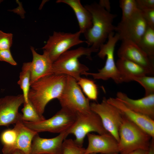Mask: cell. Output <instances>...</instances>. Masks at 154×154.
Wrapping results in <instances>:
<instances>
[{
  "mask_svg": "<svg viewBox=\"0 0 154 154\" xmlns=\"http://www.w3.org/2000/svg\"><path fill=\"white\" fill-rule=\"evenodd\" d=\"M107 42L102 45L100 47L98 55L100 58L104 59L105 57L106 59L103 68L99 69L97 73L86 72L82 75L92 76L94 79H100L104 80L112 79L117 84L123 82L120 73L115 62L114 52L115 46L119 40L117 33L114 32L108 36Z\"/></svg>",
  "mask_w": 154,
  "mask_h": 154,
  "instance_id": "obj_5",
  "label": "cell"
},
{
  "mask_svg": "<svg viewBox=\"0 0 154 154\" xmlns=\"http://www.w3.org/2000/svg\"><path fill=\"white\" fill-rule=\"evenodd\" d=\"M99 50L92 47L81 46L66 51L53 63V74L69 76L77 81L81 77L80 75L89 70L86 65L79 62L78 58L85 55L91 59L92 53L98 52Z\"/></svg>",
  "mask_w": 154,
  "mask_h": 154,
  "instance_id": "obj_3",
  "label": "cell"
},
{
  "mask_svg": "<svg viewBox=\"0 0 154 154\" xmlns=\"http://www.w3.org/2000/svg\"><path fill=\"white\" fill-rule=\"evenodd\" d=\"M148 150L142 149L135 150L125 154H147Z\"/></svg>",
  "mask_w": 154,
  "mask_h": 154,
  "instance_id": "obj_35",
  "label": "cell"
},
{
  "mask_svg": "<svg viewBox=\"0 0 154 154\" xmlns=\"http://www.w3.org/2000/svg\"><path fill=\"white\" fill-rule=\"evenodd\" d=\"M87 136L88 144L84 154L119 153L118 142L110 133L96 135L89 133Z\"/></svg>",
  "mask_w": 154,
  "mask_h": 154,
  "instance_id": "obj_14",
  "label": "cell"
},
{
  "mask_svg": "<svg viewBox=\"0 0 154 154\" xmlns=\"http://www.w3.org/2000/svg\"><path fill=\"white\" fill-rule=\"evenodd\" d=\"M13 128L17 134L16 141L13 145L2 150L3 154H12L17 150H21L25 154H30L33 139L38 133L25 125L22 121L15 123Z\"/></svg>",
  "mask_w": 154,
  "mask_h": 154,
  "instance_id": "obj_17",
  "label": "cell"
},
{
  "mask_svg": "<svg viewBox=\"0 0 154 154\" xmlns=\"http://www.w3.org/2000/svg\"><path fill=\"white\" fill-rule=\"evenodd\" d=\"M30 66L31 62L23 63L17 82L23 91V94L25 103H27L29 101L28 96L30 87Z\"/></svg>",
  "mask_w": 154,
  "mask_h": 154,
  "instance_id": "obj_23",
  "label": "cell"
},
{
  "mask_svg": "<svg viewBox=\"0 0 154 154\" xmlns=\"http://www.w3.org/2000/svg\"><path fill=\"white\" fill-rule=\"evenodd\" d=\"M138 8L141 10L154 9V0H135Z\"/></svg>",
  "mask_w": 154,
  "mask_h": 154,
  "instance_id": "obj_33",
  "label": "cell"
},
{
  "mask_svg": "<svg viewBox=\"0 0 154 154\" xmlns=\"http://www.w3.org/2000/svg\"><path fill=\"white\" fill-rule=\"evenodd\" d=\"M92 17V26L83 34L88 47L99 49L105 43L109 34L115 31L113 24L116 14L109 12L96 2L84 6Z\"/></svg>",
  "mask_w": 154,
  "mask_h": 154,
  "instance_id": "obj_2",
  "label": "cell"
},
{
  "mask_svg": "<svg viewBox=\"0 0 154 154\" xmlns=\"http://www.w3.org/2000/svg\"><path fill=\"white\" fill-rule=\"evenodd\" d=\"M104 97L100 103H90L91 110L100 117L105 129L118 142L119 130L123 116L118 110L109 103Z\"/></svg>",
  "mask_w": 154,
  "mask_h": 154,
  "instance_id": "obj_10",
  "label": "cell"
},
{
  "mask_svg": "<svg viewBox=\"0 0 154 154\" xmlns=\"http://www.w3.org/2000/svg\"><path fill=\"white\" fill-rule=\"evenodd\" d=\"M3 0H0V3L3 1Z\"/></svg>",
  "mask_w": 154,
  "mask_h": 154,
  "instance_id": "obj_39",
  "label": "cell"
},
{
  "mask_svg": "<svg viewBox=\"0 0 154 154\" xmlns=\"http://www.w3.org/2000/svg\"><path fill=\"white\" fill-rule=\"evenodd\" d=\"M119 58L129 60L143 66L154 74V61L136 44L128 40L122 41L117 52Z\"/></svg>",
  "mask_w": 154,
  "mask_h": 154,
  "instance_id": "obj_13",
  "label": "cell"
},
{
  "mask_svg": "<svg viewBox=\"0 0 154 154\" xmlns=\"http://www.w3.org/2000/svg\"><path fill=\"white\" fill-rule=\"evenodd\" d=\"M116 65L123 82H129L133 79L144 76H153L148 70L131 61L119 58Z\"/></svg>",
  "mask_w": 154,
  "mask_h": 154,
  "instance_id": "obj_20",
  "label": "cell"
},
{
  "mask_svg": "<svg viewBox=\"0 0 154 154\" xmlns=\"http://www.w3.org/2000/svg\"><path fill=\"white\" fill-rule=\"evenodd\" d=\"M148 26L141 10L139 9L131 17L121 21L115 26V31L119 40H128L137 44Z\"/></svg>",
  "mask_w": 154,
  "mask_h": 154,
  "instance_id": "obj_11",
  "label": "cell"
},
{
  "mask_svg": "<svg viewBox=\"0 0 154 154\" xmlns=\"http://www.w3.org/2000/svg\"><path fill=\"white\" fill-rule=\"evenodd\" d=\"M85 148L78 145L71 139L64 140L62 144V154H84Z\"/></svg>",
  "mask_w": 154,
  "mask_h": 154,
  "instance_id": "obj_27",
  "label": "cell"
},
{
  "mask_svg": "<svg viewBox=\"0 0 154 154\" xmlns=\"http://www.w3.org/2000/svg\"><path fill=\"white\" fill-rule=\"evenodd\" d=\"M24 102L23 94L0 98V126H8L22 121V114L19 109Z\"/></svg>",
  "mask_w": 154,
  "mask_h": 154,
  "instance_id": "obj_12",
  "label": "cell"
},
{
  "mask_svg": "<svg viewBox=\"0 0 154 154\" xmlns=\"http://www.w3.org/2000/svg\"><path fill=\"white\" fill-rule=\"evenodd\" d=\"M141 11L148 27L154 29V9H145Z\"/></svg>",
  "mask_w": 154,
  "mask_h": 154,
  "instance_id": "obj_31",
  "label": "cell"
},
{
  "mask_svg": "<svg viewBox=\"0 0 154 154\" xmlns=\"http://www.w3.org/2000/svg\"><path fill=\"white\" fill-rule=\"evenodd\" d=\"M16 133L13 128L8 129L2 132L0 137L1 141L3 145L2 150L13 145L16 141Z\"/></svg>",
  "mask_w": 154,
  "mask_h": 154,
  "instance_id": "obj_29",
  "label": "cell"
},
{
  "mask_svg": "<svg viewBox=\"0 0 154 154\" xmlns=\"http://www.w3.org/2000/svg\"><path fill=\"white\" fill-rule=\"evenodd\" d=\"M97 154V153H91V154ZM119 154V153H113V154Z\"/></svg>",
  "mask_w": 154,
  "mask_h": 154,
  "instance_id": "obj_38",
  "label": "cell"
},
{
  "mask_svg": "<svg viewBox=\"0 0 154 154\" xmlns=\"http://www.w3.org/2000/svg\"><path fill=\"white\" fill-rule=\"evenodd\" d=\"M92 132L99 134L109 133L104 127L98 116L92 111L86 114H76L74 123L67 132L68 135H73L76 143L82 146L86 136Z\"/></svg>",
  "mask_w": 154,
  "mask_h": 154,
  "instance_id": "obj_8",
  "label": "cell"
},
{
  "mask_svg": "<svg viewBox=\"0 0 154 154\" xmlns=\"http://www.w3.org/2000/svg\"><path fill=\"white\" fill-rule=\"evenodd\" d=\"M67 77L65 75L53 74L40 78L30 86L28 100L40 115L43 116L49 102L60 97L66 85Z\"/></svg>",
  "mask_w": 154,
  "mask_h": 154,
  "instance_id": "obj_1",
  "label": "cell"
},
{
  "mask_svg": "<svg viewBox=\"0 0 154 154\" xmlns=\"http://www.w3.org/2000/svg\"><path fill=\"white\" fill-rule=\"evenodd\" d=\"M102 8L107 11L110 12L111 11V3L109 0H100L98 3Z\"/></svg>",
  "mask_w": 154,
  "mask_h": 154,
  "instance_id": "obj_34",
  "label": "cell"
},
{
  "mask_svg": "<svg viewBox=\"0 0 154 154\" xmlns=\"http://www.w3.org/2000/svg\"><path fill=\"white\" fill-rule=\"evenodd\" d=\"M13 35L0 30V50L10 49L12 44Z\"/></svg>",
  "mask_w": 154,
  "mask_h": 154,
  "instance_id": "obj_30",
  "label": "cell"
},
{
  "mask_svg": "<svg viewBox=\"0 0 154 154\" xmlns=\"http://www.w3.org/2000/svg\"><path fill=\"white\" fill-rule=\"evenodd\" d=\"M133 81L140 84L144 88L145 96L154 94V77L144 76L134 78Z\"/></svg>",
  "mask_w": 154,
  "mask_h": 154,
  "instance_id": "obj_28",
  "label": "cell"
},
{
  "mask_svg": "<svg viewBox=\"0 0 154 154\" xmlns=\"http://www.w3.org/2000/svg\"><path fill=\"white\" fill-rule=\"evenodd\" d=\"M116 98L131 110L154 119V94L135 100L119 92L116 94Z\"/></svg>",
  "mask_w": 154,
  "mask_h": 154,
  "instance_id": "obj_19",
  "label": "cell"
},
{
  "mask_svg": "<svg viewBox=\"0 0 154 154\" xmlns=\"http://www.w3.org/2000/svg\"><path fill=\"white\" fill-rule=\"evenodd\" d=\"M57 3H62L69 6L74 11L77 20L80 31L83 34L92 26V19L90 12L83 6L80 0H58Z\"/></svg>",
  "mask_w": 154,
  "mask_h": 154,
  "instance_id": "obj_21",
  "label": "cell"
},
{
  "mask_svg": "<svg viewBox=\"0 0 154 154\" xmlns=\"http://www.w3.org/2000/svg\"><path fill=\"white\" fill-rule=\"evenodd\" d=\"M81 34L79 31L74 33L54 31L42 49L53 63L72 46L85 42L80 38Z\"/></svg>",
  "mask_w": 154,
  "mask_h": 154,
  "instance_id": "obj_9",
  "label": "cell"
},
{
  "mask_svg": "<svg viewBox=\"0 0 154 154\" xmlns=\"http://www.w3.org/2000/svg\"><path fill=\"white\" fill-rule=\"evenodd\" d=\"M67 76L65 88L58 99L61 108L76 115L90 113L92 110L89 100L84 95L77 80L70 76Z\"/></svg>",
  "mask_w": 154,
  "mask_h": 154,
  "instance_id": "obj_6",
  "label": "cell"
},
{
  "mask_svg": "<svg viewBox=\"0 0 154 154\" xmlns=\"http://www.w3.org/2000/svg\"><path fill=\"white\" fill-rule=\"evenodd\" d=\"M12 154H25L23 151L19 150H17L15 151Z\"/></svg>",
  "mask_w": 154,
  "mask_h": 154,
  "instance_id": "obj_37",
  "label": "cell"
},
{
  "mask_svg": "<svg viewBox=\"0 0 154 154\" xmlns=\"http://www.w3.org/2000/svg\"><path fill=\"white\" fill-rule=\"evenodd\" d=\"M107 102L116 107L123 116L135 123L154 139V120L127 107L117 98L110 97Z\"/></svg>",
  "mask_w": 154,
  "mask_h": 154,
  "instance_id": "obj_15",
  "label": "cell"
},
{
  "mask_svg": "<svg viewBox=\"0 0 154 154\" xmlns=\"http://www.w3.org/2000/svg\"><path fill=\"white\" fill-rule=\"evenodd\" d=\"M76 114L62 108L51 117L38 122L22 121L28 128L37 133L48 132L59 134L67 132L74 123Z\"/></svg>",
  "mask_w": 154,
  "mask_h": 154,
  "instance_id": "obj_7",
  "label": "cell"
},
{
  "mask_svg": "<svg viewBox=\"0 0 154 154\" xmlns=\"http://www.w3.org/2000/svg\"><path fill=\"white\" fill-rule=\"evenodd\" d=\"M123 116L119 130V153L125 154L138 149L148 150L151 136L141 128Z\"/></svg>",
  "mask_w": 154,
  "mask_h": 154,
  "instance_id": "obj_4",
  "label": "cell"
},
{
  "mask_svg": "<svg viewBox=\"0 0 154 154\" xmlns=\"http://www.w3.org/2000/svg\"><path fill=\"white\" fill-rule=\"evenodd\" d=\"M137 45L154 61V29L148 27Z\"/></svg>",
  "mask_w": 154,
  "mask_h": 154,
  "instance_id": "obj_22",
  "label": "cell"
},
{
  "mask_svg": "<svg viewBox=\"0 0 154 154\" xmlns=\"http://www.w3.org/2000/svg\"><path fill=\"white\" fill-rule=\"evenodd\" d=\"M23 104V107L21 109L22 121L36 123L43 121L46 119L43 116H41L38 113L29 100L27 103L24 102Z\"/></svg>",
  "mask_w": 154,
  "mask_h": 154,
  "instance_id": "obj_25",
  "label": "cell"
},
{
  "mask_svg": "<svg viewBox=\"0 0 154 154\" xmlns=\"http://www.w3.org/2000/svg\"><path fill=\"white\" fill-rule=\"evenodd\" d=\"M147 154H154V139H152Z\"/></svg>",
  "mask_w": 154,
  "mask_h": 154,
  "instance_id": "obj_36",
  "label": "cell"
},
{
  "mask_svg": "<svg viewBox=\"0 0 154 154\" xmlns=\"http://www.w3.org/2000/svg\"><path fill=\"white\" fill-rule=\"evenodd\" d=\"M0 61L6 62L13 66L17 65L11 55L10 49L0 50Z\"/></svg>",
  "mask_w": 154,
  "mask_h": 154,
  "instance_id": "obj_32",
  "label": "cell"
},
{
  "mask_svg": "<svg viewBox=\"0 0 154 154\" xmlns=\"http://www.w3.org/2000/svg\"><path fill=\"white\" fill-rule=\"evenodd\" d=\"M119 3L122 12L121 21L129 18L139 9L135 0H120Z\"/></svg>",
  "mask_w": 154,
  "mask_h": 154,
  "instance_id": "obj_26",
  "label": "cell"
},
{
  "mask_svg": "<svg viewBox=\"0 0 154 154\" xmlns=\"http://www.w3.org/2000/svg\"><path fill=\"white\" fill-rule=\"evenodd\" d=\"M33 60L31 62L30 86L39 79L53 74L52 64L47 54L43 51L42 54L37 53L31 46Z\"/></svg>",
  "mask_w": 154,
  "mask_h": 154,
  "instance_id": "obj_18",
  "label": "cell"
},
{
  "mask_svg": "<svg viewBox=\"0 0 154 154\" xmlns=\"http://www.w3.org/2000/svg\"><path fill=\"white\" fill-rule=\"evenodd\" d=\"M68 135L66 132L52 138H45L37 134L32 141L30 154H62L63 143Z\"/></svg>",
  "mask_w": 154,
  "mask_h": 154,
  "instance_id": "obj_16",
  "label": "cell"
},
{
  "mask_svg": "<svg viewBox=\"0 0 154 154\" xmlns=\"http://www.w3.org/2000/svg\"><path fill=\"white\" fill-rule=\"evenodd\" d=\"M77 83L89 100L97 101L98 96V88L93 81L81 77L77 81Z\"/></svg>",
  "mask_w": 154,
  "mask_h": 154,
  "instance_id": "obj_24",
  "label": "cell"
}]
</instances>
